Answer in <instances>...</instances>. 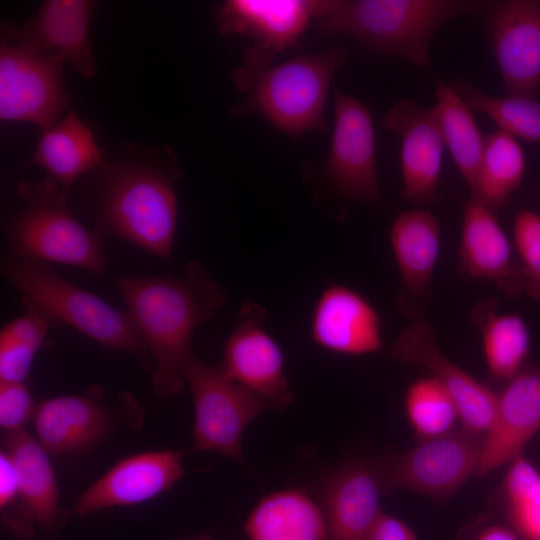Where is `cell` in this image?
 <instances>
[{"label":"cell","instance_id":"cell-20","mask_svg":"<svg viewBox=\"0 0 540 540\" xmlns=\"http://www.w3.org/2000/svg\"><path fill=\"white\" fill-rule=\"evenodd\" d=\"M540 429V370L522 369L500 395L483 437L477 476L511 463Z\"/></svg>","mask_w":540,"mask_h":540},{"label":"cell","instance_id":"cell-12","mask_svg":"<svg viewBox=\"0 0 540 540\" xmlns=\"http://www.w3.org/2000/svg\"><path fill=\"white\" fill-rule=\"evenodd\" d=\"M335 122L325 171L335 189L348 199L382 207L369 108L355 97L336 91Z\"/></svg>","mask_w":540,"mask_h":540},{"label":"cell","instance_id":"cell-16","mask_svg":"<svg viewBox=\"0 0 540 540\" xmlns=\"http://www.w3.org/2000/svg\"><path fill=\"white\" fill-rule=\"evenodd\" d=\"M94 1L48 0L20 26L5 23L1 39L15 45L52 54L70 63L84 78L96 71L89 42V25Z\"/></svg>","mask_w":540,"mask_h":540},{"label":"cell","instance_id":"cell-6","mask_svg":"<svg viewBox=\"0 0 540 540\" xmlns=\"http://www.w3.org/2000/svg\"><path fill=\"white\" fill-rule=\"evenodd\" d=\"M1 272L22 297L39 304L59 325L67 324L107 348L148 360L152 371L144 338L127 310L77 287L46 263L8 257Z\"/></svg>","mask_w":540,"mask_h":540},{"label":"cell","instance_id":"cell-22","mask_svg":"<svg viewBox=\"0 0 540 540\" xmlns=\"http://www.w3.org/2000/svg\"><path fill=\"white\" fill-rule=\"evenodd\" d=\"M33 426L48 453L69 455L95 445L107 430L108 416L92 397L64 395L39 402Z\"/></svg>","mask_w":540,"mask_h":540},{"label":"cell","instance_id":"cell-2","mask_svg":"<svg viewBox=\"0 0 540 540\" xmlns=\"http://www.w3.org/2000/svg\"><path fill=\"white\" fill-rule=\"evenodd\" d=\"M98 172L90 208L94 229L170 261L178 216L174 185L181 176L172 152L135 153L106 161Z\"/></svg>","mask_w":540,"mask_h":540},{"label":"cell","instance_id":"cell-4","mask_svg":"<svg viewBox=\"0 0 540 540\" xmlns=\"http://www.w3.org/2000/svg\"><path fill=\"white\" fill-rule=\"evenodd\" d=\"M17 193L22 208L3 224L9 258L104 271L103 236L76 218L68 193L54 179L21 182Z\"/></svg>","mask_w":540,"mask_h":540},{"label":"cell","instance_id":"cell-30","mask_svg":"<svg viewBox=\"0 0 540 540\" xmlns=\"http://www.w3.org/2000/svg\"><path fill=\"white\" fill-rule=\"evenodd\" d=\"M25 312L0 331V382H25L33 360L57 321L39 304L22 297Z\"/></svg>","mask_w":540,"mask_h":540},{"label":"cell","instance_id":"cell-23","mask_svg":"<svg viewBox=\"0 0 540 540\" xmlns=\"http://www.w3.org/2000/svg\"><path fill=\"white\" fill-rule=\"evenodd\" d=\"M30 162L47 171L67 193L84 174L106 164L92 129L73 110L42 132Z\"/></svg>","mask_w":540,"mask_h":540},{"label":"cell","instance_id":"cell-37","mask_svg":"<svg viewBox=\"0 0 540 540\" xmlns=\"http://www.w3.org/2000/svg\"><path fill=\"white\" fill-rule=\"evenodd\" d=\"M367 540H416L412 530L399 519L381 513Z\"/></svg>","mask_w":540,"mask_h":540},{"label":"cell","instance_id":"cell-3","mask_svg":"<svg viewBox=\"0 0 540 540\" xmlns=\"http://www.w3.org/2000/svg\"><path fill=\"white\" fill-rule=\"evenodd\" d=\"M497 1L478 0H334L317 21L323 35L344 33L368 51L402 57L419 67L430 61L431 41L448 20L489 15Z\"/></svg>","mask_w":540,"mask_h":540},{"label":"cell","instance_id":"cell-39","mask_svg":"<svg viewBox=\"0 0 540 540\" xmlns=\"http://www.w3.org/2000/svg\"><path fill=\"white\" fill-rule=\"evenodd\" d=\"M188 540H211V538L208 536H199V537L191 538Z\"/></svg>","mask_w":540,"mask_h":540},{"label":"cell","instance_id":"cell-11","mask_svg":"<svg viewBox=\"0 0 540 540\" xmlns=\"http://www.w3.org/2000/svg\"><path fill=\"white\" fill-rule=\"evenodd\" d=\"M268 311L246 300L229 335L220 371L258 396L269 409H283L294 394L285 375V357L278 342L265 330Z\"/></svg>","mask_w":540,"mask_h":540},{"label":"cell","instance_id":"cell-7","mask_svg":"<svg viewBox=\"0 0 540 540\" xmlns=\"http://www.w3.org/2000/svg\"><path fill=\"white\" fill-rule=\"evenodd\" d=\"M333 0H227L217 9L216 22L222 35H244L251 45L242 66L235 69L237 88L248 92L275 58L292 48L313 20L330 9Z\"/></svg>","mask_w":540,"mask_h":540},{"label":"cell","instance_id":"cell-13","mask_svg":"<svg viewBox=\"0 0 540 540\" xmlns=\"http://www.w3.org/2000/svg\"><path fill=\"white\" fill-rule=\"evenodd\" d=\"M392 357L429 370L453 398L462 428L484 437L492 423L498 395L442 354L433 326L427 320H417L399 334Z\"/></svg>","mask_w":540,"mask_h":540},{"label":"cell","instance_id":"cell-26","mask_svg":"<svg viewBox=\"0 0 540 540\" xmlns=\"http://www.w3.org/2000/svg\"><path fill=\"white\" fill-rule=\"evenodd\" d=\"M390 241L406 292L427 296L440 250V225L428 210L400 213L390 228Z\"/></svg>","mask_w":540,"mask_h":540},{"label":"cell","instance_id":"cell-17","mask_svg":"<svg viewBox=\"0 0 540 540\" xmlns=\"http://www.w3.org/2000/svg\"><path fill=\"white\" fill-rule=\"evenodd\" d=\"M384 126L401 138L402 197L415 206L438 201L445 143L434 108L401 99L388 110Z\"/></svg>","mask_w":540,"mask_h":540},{"label":"cell","instance_id":"cell-31","mask_svg":"<svg viewBox=\"0 0 540 540\" xmlns=\"http://www.w3.org/2000/svg\"><path fill=\"white\" fill-rule=\"evenodd\" d=\"M449 85L472 110L485 114L499 129L540 146V102L537 99L491 96L465 79L454 80Z\"/></svg>","mask_w":540,"mask_h":540},{"label":"cell","instance_id":"cell-5","mask_svg":"<svg viewBox=\"0 0 540 540\" xmlns=\"http://www.w3.org/2000/svg\"><path fill=\"white\" fill-rule=\"evenodd\" d=\"M348 59L349 52L335 45L321 53H302L271 66L230 112L233 116L260 114L293 139L326 130L325 107L331 82Z\"/></svg>","mask_w":540,"mask_h":540},{"label":"cell","instance_id":"cell-33","mask_svg":"<svg viewBox=\"0 0 540 540\" xmlns=\"http://www.w3.org/2000/svg\"><path fill=\"white\" fill-rule=\"evenodd\" d=\"M508 514L524 540H540V472L526 459L511 462L505 477Z\"/></svg>","mask_w":540,"mask_h":540},{"label":"cell","instance_id":"cell-24","mask_svg":"<svg viewBox=\"0 0 540 540\" xmlns=\"http://www.w3.org/2000/svg\"><path fill=\"white\" fill-rule=\"evenodd\" d=\"M244 531L248 540H326L321 505L300 487L263 497L249 514Z\"/></svg>","mask_w":540,"mask_h":540},{"label":"cell","instance_id":"cell-18","mask_svg":"<svg viewBox=\"0 0 540 540\" xmlns=\"http://www.w3.org/2000/svg\"><path fill=\"white\" fill-rule=\"evenodd\" d=\"M311 340L340 355L376 353L382 348L381 316L361 293L331 283L317 298L310 319Z\"/></svg>","mask_w":540,"mask_h":540},{"label":"cell","instance_id":"cell-28","mask_svg":"<svg viewBox=\"0 0 540 540\" xmlns=\"http://www.w3.org/2000/svg\"><path fill=\"white\" fill-rule=\"evenodd\" d=\"M525 166L524 152L517 138L501 129L484 135L471 199L494 211L507 206L511 195L521 186Z\"/></svg>","mask_w":540,"mask_h":540},{"label":"cell","instance_id":"cell-8","mask_svg":"<svg viewBox=\"0 0 540 540\" xmlns=\"http://www.w3.org/2000/svg\"><path fill=\"white\" fill-rule=\"evenodd\" d=\"M184 379L194 404L191 450L215 452L244 464L243 433L266 404L193 354L185 364Z\"/></svg>","mask_w":540,"mask_h":540},{"label":"cell","instance_id":"cell-35","mask_svg":"<svg viewBox=\"0 0 540 540\" xmlns=\"http://www.w3.org/2000/svg\"><path fill=\"white\" fill-rule=\"evenodd\" d=\"M36 406L24 382H0V426L5 434L24 430Z\"/></svg>","mask_w":540,"mask_h":540},{"label":"cell","instance_id":"cell-32","mask_svg":"<svg viewBox=\"0 0 540 540\" xmlns=\"http://www.w3.org/2000/svg\"><path fill=\"white\" fill-rule=\"evenodd\" d=\"M408 420L421 440L453 431L459 419L457 406L446 388L435 377L413 382L405 395Z\"/></svg>","mask_w":540,"mask_h":540},{"label":"cell","instance_id":"cell-25","mask_svg":"<svg viewBox=\"0 0 540 540\" xmlns=\"http://www.w3.org/2000/svg\"><path fill=\"white\" fill-rule=\"evenodd\" d=\"M19 479L21 515L54 532L58 518L59 490L48 452L25 430L5 434V448Z\"/></svg>","mask_w":540,"mask_h":540},{"label":"cell","instance_id":"cell-21","mask_svg":"<svg viewBox=\"0 0 540 540\" xmlns=\"http://www.w3.org/2000/svg\"><path fill=\"white\" fill-rule=\"evenodd\" d=\"M459 257L470 277L493 281L509 296L521 293L519 263L495 211L474 199L464 208Z\"/></svg>","mask_w":540,"mask_h":540},{"label":"cell","instance_id":"cell-15","mask_svg":"<svg viewBox=\"0 0 540 540\" xmlns=\"http://www.w3.org/2000/svg\"><path fill=\"white\" fill-rule=\"evenodd\" d=\"M488 16L492 49L505 96L537 99L540 91V1H497Z\"/></svg>","mask_w":540,"mask_h":540},{"label":"cell","instance_id":"cell-29","mask_svg":"<svg viewBox=\"0 0 540 540\" xmlns=\"http://www.w3.org/2000/svg\"><path fill=\"white\" fill-rule=\"evenodd\" d=\"M436 104L433 106L445 146L467 183L470 192L476 183L484 146L473 110L441 80L436 81Z\"/></svg>","mask_w":540,"mask_h":540},{"label":"cell","instance_id":"cell-27","mask_svg":"<svg viewBox=\"0 0 540 540\" xmlns=\"http://www.w3.org/2000/svg\"><path fill=\"white\" fill-rule=\"evenodd\" d=\"M482 333L483 352L490 374L509 381L522 370L530 350V334L518 314L498 313V302L487 298L471 311Z\"/></svg>","mask_w":540,"mask_h":540},{"label":"cell","instance_id":"cell-36","mask_svg":"<svg viewBox=\"0 0 540 540\" xmlns=\"http://www.w3.org/2000/svg\"><path fill=\"white\" fill-rule=\"evenodd\" d=\"M19 498V479L14 462L6 450L0 453V508L4 510Z\"/></svg>","mask_w":540,"mask_h":540},{"label":"cell","instance_id":"cell-10","mask_svg":"<svg viewBox=\"0 0 540 540\" xmlns=\"http://www.w3.org/2000/svg\"><path fill=\"white\" fill-rule=\"evenodd\" d=\"M65 62L58 56L1 41L0 118L29 122L47 130L68 106Z\"/></svg>","mask_w":540,"mask_h":540},{"label":"cell","instance_id":"cell-14","mask_svg":"<svg viewBox=\"0 0 540 540\" xmlns=\"http://www.w3.org/2000/svg\"><path fill=\"white\" fill-rule=\"evenodd\" d=\"M183 450L139 453L117 462L75 500L71 512L80 516L145 503L173 488L186 474Z\"/></svg>","mask_w":540,"mask_h":540},{"label":"cell","instance_id":"cell-9","mask_svg":"<svg viewBox=\"0 0 540 540\" xmlns=\"http://www.w3.org/2000/svg\"><path fill=\"white\" fill-rule=\"evenodd\" d=\"M482 445V436L463 428L421 440L411 450L374 464L381 490L446 497L476 474Z\"/></svg>","mask_w":540,"mask_h":540},{"label":"cell","instance_id":"cell-38","mask_svg":"<svg viewBox=\"0 0 540 540\" xmlns=\"http://www.w3.org/2000/svg\"><path fill=\"white\" fill-rule=\"evenodd\" d=\"M475 540H520L517 534L503 526H491L484 529Z\"/></svg>","mask_w":540,"mask_h":540},{"label":"cell","instance_id":"cell-34","mask_svg":"<svg viewBox=\"0 0 540 540\" xmlns=\"http://www.w3.org/2000/svg\"><path fill=\"white\" fill-rule=\"evenodd\" d=\"M514 243L521 259V292L540 302V214L521 210L516 215Z\"/></svg>","mask_w":540,"mask_h":540},{"label":"cell","instance_id":"cell-1","mask_svg":"<svg viewBox=\"0 0 540 540\" xmlns=\"http://www.w3.org/2000/svg\"><path fill=\"white\" fill-rule=\"evenodd\" d=\"M116 284L148 348L155 394L180 393L191 336L227 302L226 292L196 260L180 276H126Z\"/></svg>","mask_w":540,"mask_h":540},{"label":"cell","instance_id":"cell-19","mask_svg":"<svg viewBox=\"0 0 540 540\" xmlns=\"http://www.w3.org/2000/svg\"><path fill=\"white\" fill-rule=\"evenodd\" d=\"M381 492L373 464L346 462L326 474L319 495L326 540H367L382 513Z\"/></svg>","mask_w":540,"mask_h":540}]
</instances>
